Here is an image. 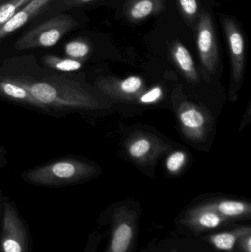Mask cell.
Returning a JSON list of instances; mask_svg holds the SVG:
<instances>
[{"mask_svg":"<svg viewBox=\"0 0 251 252\" xmlns=\"http://www.w3.org/2000/svg\"><path fill=\"white\" fill-rule=\"evenodd\" d=\"M29 92L46 112L55 110L93 109L97 103L78 84L58 76L35 80L27 76H11Z\"/></svg>","mask_w":251,"mask_h":252,"instance_id":"obj_1","label":"cell"},{"mask_svg":"<svg viewBox=\"0 0 251 252\" xmlns=\"http://www.w3.org/2000/svg\"><path fill=\"white\" fill-rule=\"evenodd\" d=\"M94 172V167L84 161L68 158L31 169L22 176L24 180L34 185L61 186L83 180Z\"/></svg>","mask_w":251,"mask_h":252,"instance_id":"obj_2","label":"cell"},{"mask_svg":"<svg viewBox=\"0 0 251 252\" xmlns=\"http://www.w3.org/2000/svg\"><path fill=\"white\" fill-rule=\"evenodd\" d=\"M77 25L78 22L71 15L54 16L25 32L18 38L14 47L24 50L53 47Z\"/></svg>","mask_w":251,"mask_h":252,"instance_id":"obj_3","label":"cell"},{"mask_svg":"<svg viewBox=\"0 0 251 252\" xmlns=\"http://www.w3.org/2000/svg\"><path fill=\"white\" fill-rule=\"evenodd\" d=\"M1 252H28L25 226L14 207L4 201L2 232L0 240Z\"/></svg>","mask_w":251,"mask_h":252,"instance_id":"obj_4","label":"cell"},{"mask_svg":"<svg viewBox=\"0 0 251 252\" xmlns=\"http://www.w3.org/2000/svg\"><path fill=\"white\" fill-rule=\"evenodd\" d=\"M197 32V48L202 63L206 69L212 71L218 63V44L212 17L207 12H203L199 16Z\"/></svg>","mask_w":251,"mask_h":252,"instance_id":"obj_5","label":"cell"},{"mask_svg":"<svg viewBox=\"0 0 251 252\" xmlns=\"http://www.w3.org/2000/svg\"><path fill=\"white\" fill-rule=\"evenodd\" d=\"M53 0H32L18 10L11 19L0 28V41L10 36L15 31L47 10Z\"/></svg>","mask_w":251,"mask_h":252,"instance_id":"obj_6","label":"cell"},{"mask_svg":"<svg viewBox=\"0 0 251 252\" xmlns=\"http://www.w3.org/2000/svg\"><path fill=\"white\" fill-rule=\"evenodd\" d=\"M224 31L231 52L234 76L240 79L244 65V38L236 22L230 18H224Z\"/></svg>","mask_w":251,"mask_h":252,"instance_id":"obj_7","label":"cell"},{"mask_svg":"<svg viewBox=\"0 0 251 252\" xmlns=\"http://www.w3.org/2000/svg\"><path fill=\"white\" fill-rule=\"evenodd\" d=\"M135 235L134 219L119 216L114 220L110 245L107 252H128Z\"/></svg>","mask_w":251,"mask_h":252,"instance_id":"obj_8","label":"cell"},{"mask_svg":"<svg viewBox=\"0 0 251 252\" xmlns=\"http://www.w3.org/2000/svg\"><path fill=\"white\" fill-rule=\"evenodd\" d=\"M166 0H128L124 6L125 18L133 23L159 14L165 9Z\"/></svg>","mask_w":251,"mask_h":252,"instance_id":"obj_9","label":"cell"},{"mask_svg":"<svg viewBox=\"0 0 251 252\" xmlns=\"http://www.w3.org/2000/svg\"><path fill=\"white\" fill-rule=\"evenodd\" d=\"M0 96L14 103L30 106L47 112L25 87L13 81L10 77H0Z\"/></svg>","mask_w":251,"mask_h":252,"instance_id":"obj_10","label":"cell"},{"mask_svg":"<svg viewBox=\"0 0 251 252\" xmlns=\"http://www.w3.org/2000/svg\"><path fill=\"white\" fill-rule=\"evenodd\" d=\"M228 222L229 220L217 212L200 207L190 213L185 223L197 230H209L217 229Z\"/></svg>","mask_w":251,"mask_h":252,"instance_id":"obj_11","label":"cell"},{"mask_svg":"<svg viewBox=\"0 0 251 252\" xmlns=\"http://www.w3.org/2000/svg\"><path fill=\"white\" fill-rule=\"evenodd\" d=\"M207 209L214 210L219 213L225 219H241L247 217L251 215V207L247 203L234 200H225L218 203L202 206Z\"/></svg>","mask_w":251,"mask_h":252,"instance_id":"obj_12","label":"cell"},{"mask_svg":"<svg viewBox=\"0 0 251 252\" xmlns=\"http://www.w3.org/2000/svg\"><path fill=\"white\" fill-rule=\"evenodd\" d=\"M251 233L250 226L240 227L229 232H221L209 237L208 241L218 250L231 251L243 235Z\"/></svg>","mask_w":251,"mask_h":252,"instance_id":"obj_13","label":"cell"},{"mask_svg":"<svg viewBox=\"0 0 251 252\" xmlns=\"http://www.w3.org/2000/svg\"><path fill=\"white\" fill-rule=\"evenodd\" d=\"M172 53L175 62L181 70L185 72L188 76L193 78H195L194 62L188 50L181 43L177 42L172 47Z\"/></svg>","mask_w":251,"mask_h":252,"instance_id":"obj_14","label":"cell"},{"mask_svg":"<svg viewBox=\"0 0 251 252\" xmlns=\"http://www.w3.org/2000/svg\"><path fill=\"white\" fill-rule=\"evenodd\" d=\"M43 62L46 66L60 72H75L82 67L81 61L70 58H60L53 55H46L43 58Z\"/></svg>","mask_w":251,"mask_h":252,"instance_id":"obj_15","label":"cell"},{"mask_svg":"<svg viewBox=\"0 0 251 252\" xmlns=\"http://www.w3.org/2000/svg\"><path fill=\"white\" fill-rule=\"evenodd\" d=\"M180 121L188 130H199L205 124L203 114L195 108H189L182 111L180 114Z\"/></svg>","mask_w":251,"mask_h":252,"instance_id":"obj_16","label":"cell"},{"mask_svg":"<svg viewBox=\"0 0 251 252\" xmlns=\"http://www.w3.org/2000/svg\"><path fill=\"white\" fill-rule=\"evenodd\" d=\"M64 52L68 58L80 61L85 59L89 55L91 47L84 40L75 39L65 44Z\"/></svg>","mask_w":251,"mask_h":252,"instance_id":"obj_17","label":"cell"},{"mask_svg":"<svg viewBox=\"0 0 251 252\" xmlns=\"http://www.w3.org/2000/svg\"><path fill=\"white\" fill-rule=\"evenodd\" d=\"M32 0H0V28Z\"/></svg>","mask_w":251,"mask_h":252,"instance_id":"obj_18","label":"cell"},{"mask_svg":"<svg viewBox=\"0 0 251 252\" xmlns=\"http://www.w3.org/2000/svg\"><path fill=\"white\" fill-rule=\"evenodd\" d=\"M183 16L188 24H193L197 17L199 4L197 0H178Z\"/></svg>","mask_w":251,"mask_h":252,"instance_id":"obj_19","label":"cell"},{"mask_svg":"<svg viewBox=\"0 0 251 252\" xmlns=\"http://www.w3.org/2000/svg\"><path fill=\"white\" fill-rule=\"evenodd\" d=\"M150 147L151 145L147 139H139L130 146L129 152L132 157L139 158L145 155L150 151Z\"/></svg>","mask_w":251,"mask_h":252,"instance_id":"obj_20","label":"cell"},{"mask_svg":"<svg viewBox=\"0 0 251 252\" xmlns=\"http://www.w3.org/2000/svg\"><path fill=\"white\" fill-rule=\"evenodd\" d=\"M186 156L181 151H176L171 154L167 161V167L172 173L178 172L185 162Z\"/></svg>","mask_w":251,"mask_h":252,"instance_id":"obj_21","label":"cell"},{"mask_svg":"<svg viewBox=\"0 0 251 252\" xmlns=\"http://www.w3.org/2000/svg\"><path fill=\"white\" fill-rule=\"evenodd\" d=\"M142 85V81L139 77L131 76L124 80L120 84L121 90L127 94L137 93Z\"/></svg>","mask_w":251,"mask_h":252,"instance_id":"obj_22","label":"cell"},{"mask_svg":"<svg viewBox=\"0 0 251 252\" xmlns=\"http://www.w3.org/2000/svg\"><path fill=\"white\" fill-rule=\"evenodd\" d=\"M162 94V90L160 87H154L141 97V102L143 103H151L156 102L160 98Z\"/></svg>","mask_w":251,"mask_h":252,"instance_id":"obj_23","label":"cell"},{"mask_svg":"<svg viewBox=\"0 0 251 252\" xmlns=\"http://www.w3.org/2000/svg\"><path fill=\"white\" fill-rule=\"evenodd\" d=\"M238 242L243 252H251V233L243 235L240 238Z\"/></svg>","mask_w":251,"mask_h":252,"instance_id":"obj_24","label":"cell"},{"mask_svg":"<svg viewBox=\"0 0 251 252\" xmlns=\"http://www.w3.org/2000/svg\"><path fill=\"white\" fill-rule=\"evenodd\" d=\"M95 0H63L65 4L69 7H78L92 2Z\"/></svg>","mask_w":251,"mask_h":252,"instance_id":"obj_25","label":"cell"},{"mask_svg":"<svg viewBox=\"0 0 251 252\" xmlns=\"http://www.w3.org/2000/svg\"><path fill=\"white\" fill-rule=\"evenodd\" d=\"M4 158V157H3L2 153H1V149H0V165H1V161H2V159Z\"/></svg>","mask_w":251,"mask_h":252,"instance_id":"obj_26","label":"cell"}]
</instances>
